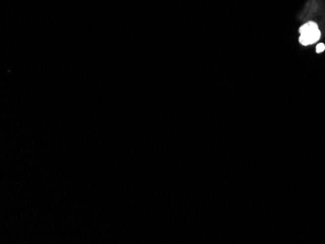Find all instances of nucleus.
I'll use <instances>...</instances> for the list:
<instances>
[{
    "instance_id": "1",
    "label": "nucleus",
    "mask_w": 325,
    "mask_h": 244,
    "mask_svg": "<svg viewBox=\"0 0 325 244\" xmlns=\"http://www.w3.org/2000/svg\"><path fill=\"white\" fill-rule=\"evenodd\" d=\"M301 36L299 41L301 44L307 46L310 44H314L321 37V32L319 30L318 24L315 23H308L300 27Z\"/></svg>"
},
{
    "instance_id": "2",
    "label": "nucleus",
    "mask_w": 325,
    "mask_h": 244,
    "mask_svg": "<svg viewBox=\"0 0 325 244\" xmlns=\"http://www.w3.org/2000/svg\"><path fill=\"white\" fill-rule=\"evenodd\" d=\"M325 50V44L321 43V44H319V45L317 46V52H318V53H323V52H324Z\"/></svg>"
}]
</instances>
